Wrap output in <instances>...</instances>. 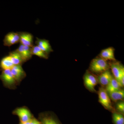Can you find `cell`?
Listing matches in <instances>:
<instances>
[{"label": "cell", "instance_id": "1", "mask_svg": "<svg viewBox=\"0 0 124 124\" xmlns=\"http://www.w3.org/2000/svg\"><path fill=\"white\" fill-rule=\"evenodd\" d=\"M108 65L106 60L100 58L93 59L90 64L91 70L95 73L103 72L108 70Z\"/></svg>", "mask_w": 124, "mask_h": 124}, {"label": "cell", "instance_id": "2", "mask_svg": "<svg viewBox=\"0 0 124 124\" xmlns=\"http://www.w3.org/2000/svg\"><path fill=\"white\" fill-rule=\"evenodd\" d=\"M98 95L100 103L106 109L111 110L112 107L111 99L106 90L103 88H100Z\"/></svg>", "mask_w": 124, "mask_h": 124}, {"label": "cell", "instance_id": "3", "mask_svg": "<svg viewBox=\"0 0 124 124\" xmlns=\"http://www.w3.org/2000/svg\"><path fill=\"white\" fill-rule=\"evenodd\" d=\"M0 79L6 86H12L16 82L10 69L2 70V73L0 75Z\"/></svg>", "mask_w": 124, "mask_h": 124}, {"label": "cell", "instance_id": "4", "mask_svg": "<svg viewBox=\"0 0 124 124\" xmlns=\"http://www.w3.org/2000/svg\"><path fill=\"white\" fill-rule=\"evenodd\" d=\"M20 37L18 32H10L5 36L3 40L5 46H10L19 42Z\"/></svg>", "mask_w": 124, "mask_h": 124}, {"label": "cell", "instance_id": "5", "mask_svg": "<svg viewBox=\"0 0 124 124\" xmlns=\"http://www.w3.org/2000/svg\"><path fill=\"white\" fill-rule=\"evenodd\" d=\"M20 44L32 47L33 46V36L31 33L26 32H19Z\"/></svg>", "mask_w": 124, "mask_h": 124}, {"label": "cell", "instance_id": "6", "mask_svg": "<svg viewBox=\"0 0 124 124\" xmlns=\"http://www.w3.org/2000/svg\"><path fill=\"white\" fill-rule=\"evenodd\" d=\"M85 85L89 90L95 91V87L98 84L97 79L95 76L91 74H86L84 78Z\"/></svg>", "mask_w": 124, "mask_h": 124}, {"label": "cell", "instance_id": "7", "mask_svg": "<svg viewBox=\"0 0 124 124\" xmlns=\"http://www.w3.org/2000/svg\"><path fill=\"white\" fill-rule=\"evenodd\" d=\"M111 67L114 78L119 82L121 78L124 76V67L118 62L112 63Z\"/></svg>", "mask_w": 124, "mask_h": 124}, {"label": "cell", "instance_id": "8", "mask_svg": "<svg viewBox=\"0 0 124 124\" xmlns=\"http://www.w3.org/2000/svg\"><path fill=\"white\" fill-rule=\"evenodd\" d=\"M15 113L19 117L20 122H27L32 119L31 112L26 108H17L15 111Z\"/></svg>", "mask_w": 124, "mask_h": 124}, {"label": "cell", "instance_id": "9", "mask_svg": "<svg viewBox=\"0 0 124 124\" xmlns=\"http://www.w3.org/2000/svg\"><path fill=\"white\" fill-rule=\"evenodd\" d=\"M16 50L21 55L24 62L29 60L32 55L31 53V47L29 46L20 44Z\"/></svg>", "mask_w": 124, "mask_h": 124}, {"label": "cell", "instance_id": "10", "mask_svg": "<svg viewBox=\"0 0 124 124\" xmlns=\"http://www.w3.org/2000/svg\"><path fill=\"white\" fill-rule=\"evenodd\" d=\"M36 39L35 41L36 46L46 54L48 55L50 53L53 51L51 45L48 40L39 39L38 38H37Z\"/></svg>", "mask_w": 124, "mask_h": 124}, {"label": "cell", "instance_id": "11", "mask_svg": "<svg viewBox=\"0 0 124 124\" xmlns=\"http://www.w3.org/2000/svg\"><path fill=\"white\" fill-rule=\"evenodd\" d=\"M10 70L16 81H20L26 76L21 65H14Z\"/></svg>", "mask_w": 124, "mask_h": 124}, {"label": "cell", "instance_id": "12", "mask_svg": "<svg viewBox=\"0 0 124 124\" xmlns=\"http://www.w3.org/2000/svg\"><path fill=\"white\" fill-rule=\"evenodd\" d=\"M110 72L108 70L102 72L99 76L98 81L103 86H107L113 78Z\"/></svg>", "mask_w": 124, "mask_h": 124}, {"label": "cell", "instance_id": "13", "mask_svg": "<svg viewBox=\"0 0 124 124\" xmlns=\"http://www.w3.org/2000/svg\"><path fill=\"white\" fill-rule=\"evenodd\" d=\"M115 50L114 48L111 47L104 49L100 54V57L106 60H115Z\"/></svg>", "mask_w": 124, "mask_h": 124}, {"label": "cell", "instance_id": "14", "mask_svg": "<svg viewBox=\"0 0 124 124\" xmlns=\"http://www.w3.org/2000/svg\"><path fill=\"white\" fill-rule=\"evenodd\" d=\"M14 66L9 55L2 58L0 62V67L2 70L7 69L11 70Z\"/></svg>", "mask_w": 124, "mask_h": 124}, {"label": "cell", "instance_id": "15", "mask_svg": "<svg viewBox=\"0 0 124 124\" xmlns=\"http://www.w3.org/2000/svg\"><path fill=\"white\" fill-rule=\"evenodd\" d=\"M121 87V86L119 82L113 77L110 83L106 86V90L107 93H109L119 90L120 89Z\"/></svg>", "mask_w": 124, "mask_h": 124}, {"label": "cell", "instance_id": "16", "mask_svg": "<svg viewBox=\"0 0 124 124\" xmlns=\"http://www.w3.org/2000/svg\"><path fill=\"white\" fill-rule=\"evenodd\" d=\"M9 55L14 65H21L24 62L21 55L16 50L10 52Z\"/></svg>", "mask_w": 124, "mask_h": 124}, {"label": "cell", "instance_id": "17", "mask_svg": "<svg viewBox=\"0 0 124 124\" xmlns=\"http://www.w3.org/2000/svg\"><path fill=\"white\" fill-rule=\"evenodd\" d=\"M108 95L110 99L114 101L122 100L124 97V90L120 89L117 91L109 93Z\"/></svg>", "mask_w": 124, "mask_h": 124}, {"label": "cell", "instance_id": "18", "mask_svg": "<svg viewBox=\"0 0 124 124\" xmlns=\"http://www.w3.org/2000/svg\"><path fill=\"white\" fill-rule=\"evenodd\" d=\"M31 53L32 55H34L39 57L47 59L48 55L42 51L37 46L33 45L31 48Z\"/></svg>", "mask_w": 124, "mask_h": 124}, {"label": "cell", "instance_id": "19", "mask_svg": "<svg viewBox=\"0 0 124 124\" xmlns=\"http://www.w3.org/2000/svg\"><path fill=\"white\" fill-rule=\"evenodd\" d=\"M112 117L115 124H124V117L122 114L114 113L112 115Z\"/></svg>", "mask_w": 124, "mask_h": 124}, {"label": "cell", "instance_id": "20", "mask_svg": "<svg viewBox=\"0 0 124 124\" xmlns=\"http://www.w3.org/2000/svg\"><path fill=\"white\" fill-rule=\"evenodd\" d=\"M42 124H58L53 118L49 117H45L43 119Z\"/></svg>", "mask_w": 124, "mask_h": 124}, {"label": "cell", "instance_id": "21", "mask_svg": "<svg viewBox=\"0 0 124 124\" xmlns=\"http://www.w3.org/2000/svg\"><path fill=\"white\" fill-rule=\"evenodd\" d=\"M116 109L119 112L122 113H124V102H120L116 105Z\"/></svg>", "mask_w": 124, "mask_h": 124}, {"label": "cell", "instance_id": "22", "mask_svg": "<svg viewBox=\"0 0 124 124\" xmlns=\"http://www.w3.org/2000/svg\"><path fill=\"white\" fill-rule=\"evenodd\" d=\"M30 124H42V123L36 119H32Z\"/></svg>", "mask_w": 124, "mask_h": 124}, {"label": "cell", "instance_id": "23", "mask_svg": "<svg viewBox=\"0 0 124 124\" xmlns=\"http://www.w3.org/2000/svg\"><path fill=\"white\" fill-rule=\"evenodd\" d=\"M32 119H31V120L29 121H27V122H20V124H31V120Z\"/></svg>", "mask_w": 124, "mask_h": 124}]
</instances>
